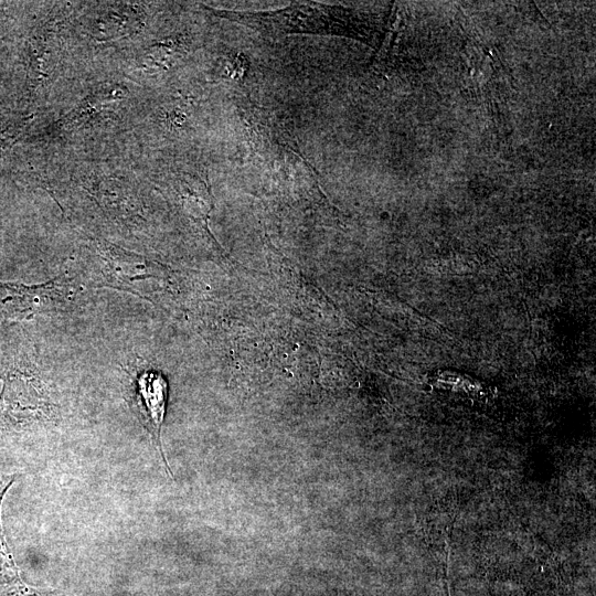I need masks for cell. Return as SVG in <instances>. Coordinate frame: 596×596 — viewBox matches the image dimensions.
I'll list each match as a JSON object with an SVG mask.
<instances>
[{
  "label": "cell",
  "instance_id": "52a82bcc",
  "mask_svg": "<svg viewBox=\"0 0 596 596\" xmlns=\"http://www.w3.org/2000/svg\"><path fill=\"white\" fill-rule=\"evenodd\" d=\"M141 23L138 8L127 3H116L108 7L92 23V30L96 38L109 40L121 38L136 32Z\"/></svg>",
  "mask_w": 596,
  "mask_h": 596
},
{
  "label": "cell",
  "instance_id": "277c9868",
  "mask_svg": "<svg viewBox=\"0 0 596 596\" xmlns=\"http://www.w3.org/2000/svg\"><path fill=\"white\" fill-rule=\"evenodd\" d=\"M55 24L45 23L32 36L29 46L28 87L30 96L46 83L57 64V32Z\"/></svg>",
  "mask_w": 596,
  "mask_h": 596
},
{
  "label": "cell",
  "instance_id": "3957f363",
  "mask_svg": "<svg viewBox=\"0 0 596 596\" xmlns=\"http://www.w3.org/2000/svg\"><path fill=\"white\" fill-rule=\"evenodd\" d=\"M134 391L145 426L151 434L168 468L160 440L167 403V381L161 373L153 370H145L136 374L134 379Z\"/></svg>",
  "mask_w": 596,
  "mask_h": 596
},
{
  "label": "cell",
  "instance_id": "6da1fadb",
  "mask_svg": "<svg viewBox=\"0 0 596 596\" xmlns=\"http://www.w3.org/2000/svg\"><path fill=\"white\" fill-rule=\"evenodd\" d=\"M209 12L251 28L262 34L308 33L360 38L350 12L341 7L317 2H292L273 11L244 12L204 7Z\"/></svg>",
  "mask_w": 596,
  "mask_h": 596
},
{
  "label": "cell",
  "instance_id": "9c48e42d",
  "mask_svg": "<svg viewBox=\"0 0 596 596\" xmlns=\"http://www.w3.org/2000/svg\"><path fill=\"white\" fill-rule=\"evenodd\" d=\"M12 482H13V479L8 481V482H1L0 483V504H1V500H2V497H3L4 492L11 486ZM0 568L1 570H8L10 572H14V565L12 563L10 554L8 553L7 545H6L4 539L2 536L1 522H0Z\"/></svg>",
  "mask_w": 596,
  "mask_h": 596
},
{
  "label": "cell",
  "instance_id": "8992f818",
  "mask_svg": "<svg viewBox=\"0 0 596 596\" xmlns=\"http://www.w3.org/2000/svg\"><path fill=\"white\" fill-rule=\"evenodd\" d=\"M54 280L43 285L26 286L17 283H0V322L22 320L38 308L42 296L52 290Z\"/></svg>",
  "mask_w": 596,
  "mask_h": 596
},
{
  "label": "cell",
  "instance_id": "ba28073f",
  "mask_svg": "<svg viewBox=\"0 0 596 596\" xmlns=\"http://www.w3.org/2000/svg\"><path fill=\"white\" fill-rule=\"evenodd\" d=\"M127 96L126 89L116 84H105L96 88L93 93L75 107L71 113L65 115L61 124L65 128H72L81 125L89 117H93L107 108L110 104L118 103Z\"/></svg>",
  "mask_w": 596,
  "mask_h": 596
},
{
  "label": "cell",
  "instance_id": "7a4b0ae2",
  "mask_svg": "<svg viewBox=\"0 0 596 596\" xmlns=\"http://www.w3.org/2000/svg\"><path fill=\"white\" fill-rule=\"evenodd\" d=\"M95 247L103 262L102 285L139 295V283L159 275L158 266L138 254L104 241H96Z\"/></svg>",
  "mask_w": 596,
  "mask_h": 596
},
{
  "label": "cell",
  "instance_id": "5b68a950",
  "mask_svg": "<svg viewBox=\"0 0 596 596\" xmlns=\"http://www.w3.org/2000/svg\"><path fill=\"white\" fill-rule=\"evenodd\" d=\"M41 391L28 375L7 374L0 395V417H32L43 408Z\"/></svg>",
  "mask_w": 596,
  "mask_h": 596
}]
</instances>
